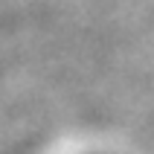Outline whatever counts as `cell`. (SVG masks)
Here are the masks:
<instances>
[{
  "label": "cell",
  "instance_id": "6da1fadb",
  "mask_svg": "<svg viewBox=\"0 0 154 154\" xmlns=\"http://www.w3.org/2000/svg\"><path fill=\"white\" fill-rule=\"evenodd\" d=\"M90 154H105V151H90Z\"/></svg>",
  "mask_w": 154,
  "mask_h": 154
}]
</instances>
